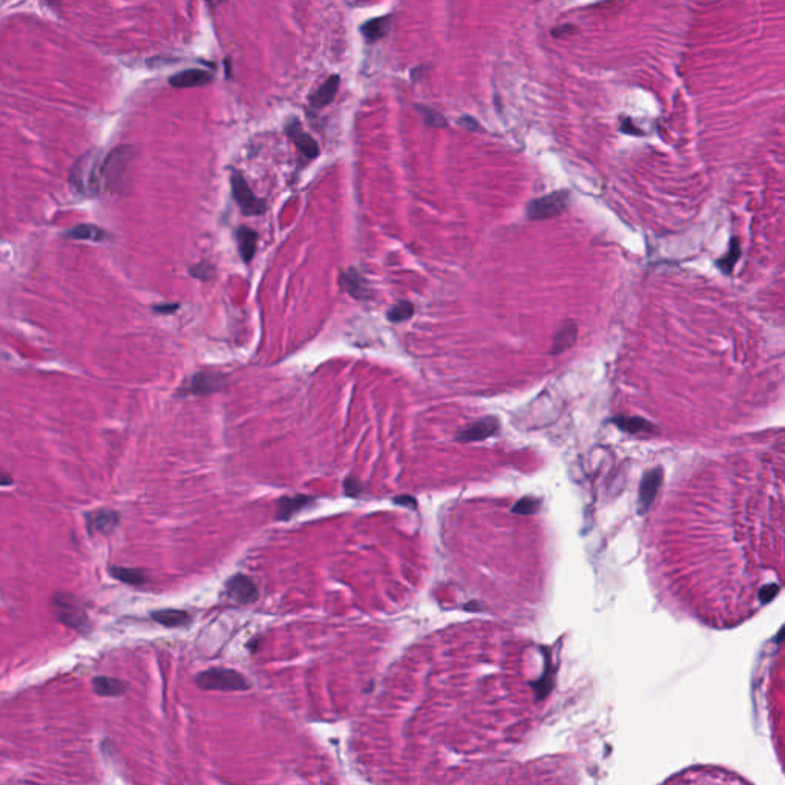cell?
<instances>
[{
	"label": "cell",
	"mask_w": 785,
	"mask_h": 785,
	"mask_svg": "<svg viewBox=\"0 0 785 785\" xmlns=\"http://www.w3.org/2000/svg\"><path fill=\"white\" fill-rule=\"evenodd\" d=\"M459 125L462 127H465V129H468V131H479L480 129L479 123H477V121L474 118H471V117H462L459 120Z\"/></svg>",
	"instance_id": "obj_31"
},
{
	"label": "cell",
	"mask_w": 785,
	"mask_h": 785,
	"mask_svg": "<svg viewBox=\"0 0 785 785\" xmlns=\"http://www.w3.org/2000/svg\"><path fill=\"white\" fill-rule=\"evenodd\" d=\"M212 80L213 75L209 73V71L188 69L170 77L169 83L172 84L174 88H198V87H206V84L212 83Z\"/></svg>",
	"instance_id": "obj_13"
},
{
	"label": "cell",
	"mask_w": 785,
	"mask_h": 785,
	"mask_svg": "<svg viewBox=\"0 0 785 785\" xmlns=\"http://www.w3.org/2000/svg\"><path fill=\"white\" fill-rule=\"evenodd\" d=\"M198 687L204 690H219V692H240L247 690L251 684L237 670L215 667L204 670L197 676Z\"/></svg>",
	"instance_id": "obj_3"
},
{
	"label": "cell",
	"mask_w": 785,
	"mask_h": 785,
	"mask_svg": "<svg viewBox=\"0 0 785 785\" xmlns=\"http://www.w3.org/2000/svg\"><path fill=\"white\" fill-rule=\"evenodd\" d=\"M661 482H662V473H661V469H658V468L653 469V471H649V473L644 476L643 482H641L640 497H638V512L640 514H644L649 508H651V505L653 503L656 494H658Z\"/></svg>",
	"instance_id": "obj_10"
},
{
	"label": "cell",
	"mask_w": 785,
	"mask_h": 785,
	"mask_svg": "<svg viewBox=\"0 0 785 785\" xmlns=\"http://www.w3.org/2000/svg\"><path fill=\"white\" fill-rule=\"evenodd\" d=\"M739 256H741L739 240H738V238H732L729 251H727V253L721 256V258L716 261V266L719 267L721 272L725 273V275H729V273H732L734 264L738 262Z\"/></svg>",
	"instance_id": "obj_24"
},
{
	"label": "cell",
	"mask_w": 785,
	"mask_h": 785,
	"mask_svg": "<svg viewBox=\"0 0 785 785\" xmlns=\"http://www.w3.org/2000/svg\"><path fill=\"white\" fill-rule=\"evenodd\" d=\"M102 155L97 151H91L84 154L80 160H78L69 175V183L73 188L80 192L83 195L94 197L100 194V184H98V163Z\"/></svg>",
	"instance_id": "obj_2"
},
{
	"label": "cell",
	"mask_w": 785,
	"mask_h": 785,
	"mask_svg": "<svg viewBox=\"0 0 785 785\" xmlns=\"http://www.w3.org/2000/svg\"><path fill=\"white\" fill-rule=\"evenodd\" d=\"M612 422L615 424L620 428V430H623L626 433H631V434H637V433L652 430V424H649L647 420L640 419V417H617V419H613Z\"/></svg>",
	"instance_id": "obj_25"
},
{
	"label": "cell",
	"mask_w": 785,
	"mask_h": 785,
	"mask_svg": "<svg viewBox=\"0 0 785 785\" xmlns=\"http://www.w3.org/2000/svg\"><path fill=\"white\" fill-rule=\"evenodd\" d=\"M224 384H226V377L223 375L203 371V373H197L192 376L188 391L190 395L195 396H206L210 395V392L221 390L224 387Z\"/></svg>",
	"instance_id": "obj_9"
},
{
	"label": "cell",
	"mask_w": 785,
	"mask_h": 785,
	"mask_svg": "<svg viewBox=\"0 0 785 785\" xmlns=\"http://www.w3.org/2000/svg\"><path fill=\"white\" fill-rule=\"evenodd\" d=\"M109 572H111V575H112L114 578H117L118 581H123V583H126V584H131V586H141V584H145V583L147 581L146 574L143 572V570H140V569L112 566Z\"/></svg>",
	"instance_id": "obj_23"
},
{
	"label": "cell",
	"mask_w": 785,
	"mask_h": 785,
	"mask_svg": "<svg viewBox=\"0 0 785 785\" xmlns=\"http://www.w3.org/2000/svg\"><path fill=\"white\" fill-rule=\"evenodd\" d=\"M569 203V190H555L535 198L526 206V217L531 221L548 219L565 212Z\"/></svg>",
	"instance_id": "obj_5"
},
{
	"label": "cell",
	"mask_w": 785,
	"mask_h": 785,
	"mask_svg": "<svg viewBox=\"0 0 785 785\" xmlns=\"http://www.w3.org/2000/svg\"><path fill=\"white\" fill-rule=\"evenodd\" d=\"M135 151L131 146H118L108 155H102L98 163L100 192L121 194L129 183Z\"/></svg>",
	"instance_id": "obj_1"
},
{
	"label": "cell",
	"mask_w": 785,
	"mask_h": 785,
	"mask_svg": "<svg viewBox=\"0 0 785 785\" xmlns=\"http://www.w3.org/2000/svg\"><path fill=\"white\" fill-rule=\"evenodd\" d=\"M575 341H577V325L572 323V321H568V323L555 333L551 353L560 354L563 352H566L568 348L575 344Z\"/></svg>",
	"instance_id": "obj_20"
},
{
	"label": "cell",
	"mask_w": 785,
	"mask_h": 785,
	"mask_svg": "<svg viewBox=\"0 0 785 785\" xmlns=\"http://www.w3.org/2000/svg\"><path fill=\"white\" fill-rule=\"evenodd\" d=\"M498 431V420L496 417H485L471 424L458 434L459 442H477L488 439Z\"/></svg>",
	"instance_id": "obj_11"
},
{
	"label": "cell",
	"mask_w": 785,
	"mask_h": 785,
	"mask_svg": "<svg viewBox=\"0 0 785 785\" xmlns=\"http://www.w3.org/2000/svg\"><path fill=\"white\" fill-rule=\"evenodd\" d=\"M154 622L166 627H181L190 622V615L184 611L178 609H161L152 612Z\"/></svg>",
	"instance_id": "obj_21"
},
{
	"label": "cell",
	"mask_w": 785,
	"mask_h": 785,
	"mask_svg": "<svg viewBox=\"0 0 785 785\" xmlns=\"http://www.w3.org/2000/svg\"><path fill=\"white\" fill-rule=\"evenodd\" d=\"M65 237L71 240H80V241H94V242H105L109 240L108 232H105L100 227L94 224H80L75 226L73 229L65 232Z\"/></svg>",
	"instance_id": "obj_19"
},
{
	"label": "cell",
	"mask_w": 785,
	"mask_h": 785,
	"mask_svg": "<svg viewBox=\"0 0 785 785\" xmlns=\"http://www.w3.org/2000/svg\"><path fill=\"white\" fill-rule=\"evenodd\" d=\"M178 307H180V305H178V304H170V305H156L154 310H155V312H160V313H172V312H175V310L178 309Z\"/></svg>",
	"instance_id": "obj_34"
},
{
	"label": "cell",
	"mask_w": 785,
	"mask_h": 785,
	"mask_svg": "<svg viewBox=\"0 0 785 785\" xmlns=\"http://www.w3.org/2000/svg\"><path fill=\"white\" fill-rule=\"evenodd\" d=\"M94 690L102 696H120L127 690V684L117 680V678L98 676L94 681Z\"/></svg>",
	"instance_id": "obj_22"
},
{
	"label": "cell",
	"mask_w": 785,
	"mask_h": 785,
	"mask_svg": "<svg viewBox=\"0 0 785 785\" xmlns=\"http://www.w3.org/2000/svg\"><path fill=\"white\" fill-rule=\"evenodd\" d=\"M416 109L417 112L422 116L425 125L426 126H431V127H445L446 123V118L442 116V114L436 109L433 108H428V106L424 105H416Z\"/></svg>",
	"instance_id": "obj_27"
},
{
	"label": "cell",
	"mask_w": 785,
	"mask_h": 785,
	"mask_svg": "<svg viewBox=\"0 0 785 785\" xmlns=\"http://www.w3.org/2000/svg\"><path fill=\"white\" fill-rule=\"evenodd\" d=\"M8 483H11V479H10V477H6V476H2V474H0V485H8Z\"/></svg>",
	"instance_id": "obj_35"
},
{
	"label": "cell",
	"mask_w": 785,
	"mask_h": 785,
	"mask_svg": "<svg viewBox=\"0 0 785 785\" xmlns=\"http://www.w3.org/2000/svg\"><path fill=\"white\" fill-rule=\"evenodd\" d=\"M54 609L60 622L68 627H73L80 633H87L91 629L88 613L75 597L57 594L54 598Z\"/></svg>",
	"instance_id": "obj_4"
},
{
	"label": "cell",
	"mask_w": 785,
	"mask_h": 785,
	"mask_svg": "<svg viewBox=\"0 0 785 785\" xmlns=\"http://www.w3.org/2000/svg\"><path fill=\"white\" fill-rule=\"evenodd\" d=\"M415 315V305L410 301H399L387 312V318L391 323H404Z\"/></svg>",
	"instance_id": "obj_26"
},
{
	"label": "cell",
	"mask_w": 785,
	"mask_h": 785,
	"mask_svg": "<svg viewBox=\"0 0 785 785\" xmlns=\"http://www.w3.org/2000/svg\"><path fill=\"white\" fill-rule=\"evenodd\" d=\"M312 502L313 498L309 496H294V497L285 496L280 498L276 503V518L287 520L290 517H294L296 512L304 509L305 506H309Z\"/></svg>",
	"instance_id": "obj_16"
},
{
	"label": "cell",
	"mask_w": 785,
	"mask_h": 785,
	"mask_svg": "<svg viewBox=\"0 0 785 785\" xmlns=\"http://www.w3.org/2000/svg\"><path fill=\"white\" fill-rule=\"evenodd\" d=\"M540 500L539 498H534V497H523L520 498V500L514 505L512 512L516 514H523V516H527V514H535L540 509Z\"/></svg>",
	"instance_id": "obj_28"
},
{
	"label": "cell",
	"mask_w": 785,
	"mask_h": 785,
	"mask_svg": "<svg viewBox=\"0 0 785 785\" xmlns=\"http://www.w3.org/2000/svg\"><path fill=\"white\" fill-rule=\"evenodd\" d=\"M238 244H240V255L244 262H251L256 253V247H258V233H256L251 227L242 226L237 232Z\"/></svg>",
	"instance_id": "obj_17"
},
{
	"label": "cell",
	"mask_w": 785,
	"mask_h": 785,
	"mask_svg": "<svg viewBox=\"0 0 785 785\" xmlns=\"http://www.w3.org/2000/svg\"><path fill=\"white\" fill-rule=\"evenodd\" d=\"M777 592H779V586H777V584H767V586H764L759 592V600L762 603H768L770 600H773Z\"/></svg>",
	"instance_id": "obj_30"
},
{
	"label": "cell",
	"mask_w": 785,
	"mask_h": 785,
	"mask_svg": "<svg viewBox=\"0 0 785 785\" xmlns=\"http://www.w3.org/2000/svg\"><path fill=\"white\" fill-rule=\"evenodd\" d=\"M118 514L111 509H97L87 514V525L91 534H111L118 525Z\"/></svg>",
	"instance_id": "obj_12"
},
{
	"label": "cell",
	"mask_w": 785,
	"mask_h": 785,
	"mask_svg": "<svg viewBox=\"0 0 785 785\" xmlns=\"http://www.w3.org/2000/svg\"><path fill=\"white\" fill-rule=\"evenodd\" d=\"M287 135L289 138L295 143L296 147L299 149V152H301L304 156H307L309 160L316 159L319 155V145L318 141L312 137L309 132H305L303 129L301 123H299L298 120H291L290 123L287 125Z\"/></svg>",
	"instance_id": "obj_7"
},
{
	"label": "cell",
	"mask_w": 785,
	"mask_h": 785,
	"mask_svg": "<svg viewBox=\"0 0 785 785\" xmlns=\"http://www.w3.org/2000/svg\"><path fill=\"white\" fill-rule=\"evenodd\" d=\"M232 195L244 215H261L266 210V204L253 194L247 181L240 172H232L231 177Z\"/></svg>",
	"instance_id": "obj_6"
},
{
	"label": "cell",
	"mask_w": 785,
	"mask_h": 785,
	"mask_svg": "<svg viewBox=\"0 0 785 785\" xmlns=\"http://www.w3.org/2000/svg\"><path fill=\"white\" fill-rule=\"evenodd\" d=\"M395 503H399L402 506H406V508H416V500L410 496H401L395 498Z\"/></svg>",
	"instance_id": "obj_32"
},
{
	"label": "cell",
	"mask_w": 785,
	"mask_h": 785,
	"mask_svg": "<svg viewBox=\"0 0 785 785\" xmlns=\"http://www.w3.org/2000/svg\"><path fill=\"white\" fill-rule=\"evenodd\" d=\"M390 24H391V16H382V17L371 19V20H368V22H366L361 26V33H362L363 37H366L367 42H370V44H375V42H379L381 39L385 37V35H387V33L390 30Z\"/></svg>",
	"instance_id": "obj_18"
},
{
	"label": "cell",
	"mask_w": 785,
	"mask_h": 785,
	"mask_svg": "<svg viewBox=\"0 0 785 785\" xmlns=\"http://www.w3.org/2000/svg\"><path fill=\"white\" fill-rule=\"evenodd\" d=\"M227 595L237 603L249 604L258 598V589L251 578L238 574L227 581Z\"/></svg>",
	"instance_id": "obj_8"
},
{
	"label": "cell",
	"mask_w": 785,
	"mask_h": 785,
	"mask_svg": "<svg viewBox=\"0 0 785 785\" xmlns=\"http://www.w3.org/2000/svg\"><path fill=\"white\" fill-rule=\"evenodd\" d=\"M342 289H344L350 296L354 299H368L371 298V291L367 281L356 272L354 269H348L341 275L339 280Z\"/></svg>",
	"instance_id": "obj_14"
},
{
	"label": "cell",
	"mask_w": 785,
	"mask_h": 785,
	"mask_svg": "<svg viewBox=\"0 0 785 785\" xmlns=\"http://www.w3.org/2000/svg\"><path fill=\"white\" fill-rule=\"evenodd\" d=\"M339 83H341L339 75L328 77L327 80L310 96V105L313 106V108L321 109V108H325L327 105H330L334 100V96H336Z\"/></svg>",
	"instance_id": "obj_15"
},
{
	"label": "cell",
	"mask_w": 785,
	"mask_h": 785,
	"mask_svg": "<svg viewBox=\"0 0 785 785\" xmlns=\"http://www.w3.org/2000/svg\"><path fill=\"white\" fill-rule=\"evenodd\" d=\"M574 31H575V28H574V26H570V25H565V26L555 28V30L552 31V34L555 35V37H561V35H565V34H568V33H574Z\"/></svg>",
	"instance_id": "obj_33"
},
{
	"label": "cell",
	"mask_w": 785,
	"mask_h": 785,
	"mask_svg": "<svg viewBox=\"0 0 785 785\" xmlns=\"http://www.w3.org/2000/svg\"><path fill=\"white\" fill-rule=\"evenodd\" d=\"M189 272H190V275H192V276L198 278V280H201V281H209V280H212L213 272H215V267H213V266H212V264H209V262L203 261V262L197 264V266L190 267Z\"/></svg>",
	"instance_id": "obj_29"
}]
</instances>
